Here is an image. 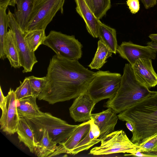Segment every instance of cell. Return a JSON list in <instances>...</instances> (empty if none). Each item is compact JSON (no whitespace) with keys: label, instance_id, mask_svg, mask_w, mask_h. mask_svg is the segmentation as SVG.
Returning a JSON list of instances; mask_svg holds the SVG:
<instances>
[{"label":"cell","instance_id":"6da1fadb","mask_svg":"<svg viewBox=\"0 0 157 157\" xmlns=\"http://www.w3.org/2000/svg\"><path fill=\"white\" fill-rule=\"evenodd\" d=\"M96 73L78 60L61 58L56 54L50 60L46 82L37 98L50 104L75 98L87 90Z\"/></svg>","mask_w":157,"mask_h":157},{"label":"cell","instance_id":"7a4b0ae2","mask_svg":"<svg viewBox=\"0 0 157 157\" xmlns=\"http://www.w3.org/2000/svg\"><path fill=\"white\" fill-rule=\"evenodd\" d=\"M117 116L132 124L134 130L130 140L139 146L157 133V91H151Z\"/></svg>","mask_w":157,"mask_h":157},{"label":"cell","instance_id":"3957f363","mask_svg":"<svg viewBox=\"0 0 157 157\" xmlns=\"http://www.w3.org/2000/svg\"><path fill=\"white\" fill-rule=\"evenodd\" d=\"M151 91L138 81L131 65L126 63L117 94L114 97L109 99L104 106L112 109L117 113H120L143 98Z\"/></svg>","mask_w":157,"mask_h":157},{"label":"cell","instance_id":"277c9868","mask_svg":"<svg viewBox=\"0 0 157 157\" xmlns=\"http://www.w3.org/2000/svg\"><path fill=\"white\" fill-rule=\"evenodd\" d=\"M19 116L26 119L33 130L37 142L41 138L44 129L57 144L64 142L78 125L69 124L48 113L42 112L38 116L22 114Z\"/></svg>","mask_w":157,"mask_h":157},{"label":"cell","instance_id":"5b68a950","mask_svg":"<svg viewBox=\"0 0 157 157\" xmlns=\"http://www.w3.org/2000/svg\"><path fill=\"white\" fill-rule=\"evenodd\" d=\"M42 44L51 48L61 58L78 60L82 55V45L74 35L52 30L46 36Z\"/></svg>","mask_w":157,"mask_h":157},{"label":"cell","instance_id":"8992f818","mask_svg":"<svg viewBox=\"0 0 157 157\" xmlns=\"http://www.w3.org/2000/svg\"><path fill=\"white\" fill-rule=\"evenodd\" d=\"M65 0H34L25 33L35 30H45L56 13H63Z\"/></svg>","mask_w":157,"mask_h":157},{"label":"cell","instance_id":"52a82bcc","mask_svg":"<svg viewBox=\"0 0 157 157\" xmlns=\"http://www.w3.org/2000/svg\"><path fill=\"white\" fill-rule=\"evenodd\" d=\"M122 75L109 71L96 72L87 91L96 103L105 99L114 97L119 88Z\"/></svg>","mask_w":157,"mask_h":157},{"label":"cell","instance_id":"ba28073f","mask_svg":"<svg viewBox=\"0 0 157 157\" xmlns=\"http://www.w3.org/2000/svg\"><path fill=\"white\" fill-rule=\"evenodd\" d=\"M140 147L132 142L121 130L114 131L106 136L101 140L100 146L92 148L89 154L94 155L120 153L133 154Z\"/></svg>","mask_w":157,"mask_h":157},{"label":"cell","instance_id":"9c48e42d","mask_svg":"<svg viewBox=\"0 0 157 157\" xmlns=\"http://www.w3.org/2000/svg\"><path fill=\"white\" fill-rule=\"evenodd\" d=\"M7 15L9 27L14 33L20 64L24 69L22 72H31L34 65L38 62L35 52L31 51L29 49L24 38L25 34L21 30L14 13L9 10Z\"/></svg>","mask_w":157,"mask_h":157},{"label":"cell","instance_id":"30bf717a","mask_svg":"<svg viewBox=\"0 0 157 157\" xmlns=\"http://www.w3.org/2000/svg\"><path fill=\"white\" fill-rule=\"evenodd\" d=\"M6 98V111L1 115L0 129L6 134L11 135L16 133L20 117L17 109L14 91L10 88Z\"/></svg>","mask_w":157,"mask_h":157},{"label":"cell","instance_id":"8fae6325","mask_svg":"<svg viewBox=\"0 0 157 157\" xmlns=\"http://www.w3.org/2000/svg\"><path fill=\"white\" fill-rule=\"evenodd\" d=\"M117 52L123 59L126 60L132 66L140 58L154 59L156 52L147 46L134 44L130 41L123 42L118 45Z\"/></svg>","mask_w":157,"mask_h":157},{"label":"cell","instance_id":"7c38bea8","mask_svg":"<svg viewBox=\"0 0 157 157\" xmlns=\"http://www.w3.org/2000/svg\"><path fill=\"white\" fill-rule=\"evenodd\" d=\"M96 104L86 91L75 98L69 109L70 116L75 122L89 121Z\"/></svg>","mask_w":157,"mask_h":157},{"label":"cell","instance_id":"4fadbf2b","mask_svg":"<svg viewBox=\"0 0 157 157\" xmlns=\"http://www.w3.org/2000/svg\"><path fill=\"white\" fill-rule=\"evenodd\" d=\"M151 60L140 58L132 66L137 79L149 89L157 85V74L153 68Z\"/></svg>","mask_w":157,"mask_h":157},{"label":"cell","instance_id":"5bb4252c","mask_svg":"<svg viewBox=\"0 0 157 157\" xmlns=\"http://www.w3.org/2000/svg\"><path fill=\"white\" fill-rule=\"evenodd\" d=\"M90 120L78 125L68 138L64 142L59 143L56 151L48 157L61 154H70L76 145L87 134L90 129Z\"/></svg>","mask_w":157,"mask_h":157},{"label":"cell","instance_id":"9a60e30c","mask_svg":"<svg viewBox=\"0 0 157 157\" xmlns=\"http://www.w3.org/2000/svg\"><path fill=\"white\" fill-rule=\"evenodd\" d=\"M91 119L98 127L100 131L99 138L101 140L107 135L114 131L118 119L116 113L112 109L108 108L101 112L91 114Z\"/></svg>","mask_w":157,"mask_h":157},{"label":"cell","instance_id":"2e32d148","mask_svg":"<svg viewBox=\"0 0 157 157\" xmlns=\"http://www.w3.org/2000/svg\"><path fill=\"white\" fill-rule=\"evenodd\" d=\"M77 12L83 19L88 33L98 38L100 20L94 15L84 0H75Z\"/></svg>","mask_w":157,"mask_h":157},{"label":"cell","instance_id":"e0dca14e","mask_svg":"<svg viewBox=\"0 0 157 157\" xmlns=\"http://www.w3.org/2000/svg\"><path fill=\"white\" fill-rule=\"evenodd\" d=\"M34 0H16L17 9L14 13L16 21L22 31L25 34L29 17L33 6Z\"/></svg>","mask_w":157,"mask_h":157},{"label":"cell","instance_id":"ac0fdd59","mask_svg":"<svg viewBox=\"0 0 157 157\" xmlns=\"http://www.w3.org/2000/svg\"><path fill=\"white\" fill-rule=\"evenodd\" d=\"M20 117L16 132L19 142L23 143L31 152L34 153V147L37 141L33 130L26 119L23 117Z\"/></svg>","mask_w":157,"mask_h":157},{"label":"cell","instance_id":"d6986e66","mask_svg":"<svg viewBox=\"0 0 157 157\" xmlns=\"http://www.w3.org/2000/svg\"><path fill=\"white\" fill-rule=\"evenodd\" d=\"M90 129L87 134L76 145L70 154L75 155L87 150L91 147L101 142L99 137L100 131L98 127L93 121L90 122Z\"/></svg>","mask_w":157,"mask_h":157},{"label":"cell","instance_id":"ffe728a7","mask_svg":"<svg viewBox=\"0 0 157 157\" xmlns=\"http://www.w3.org/2000/svg\"><path fill=\"white\" fill-rule=\"evenodd\" d=\"M57 144L49 136L48 131L44 129L41 138L36 144L34 153L38 157H48L56 151Z\"/></svg>","mask_w":157,"mask_h":157},{"label":"cell","instance_id":"44dd1931","mask_svg":"<svg viewBox=\"0 0 157 157\" xmlns=\"http://www.w3.org/2000/svg\"><path fill=\"white\" fill-rule=\"evenodd\" d=\"M98 38L112 53L116 54L118 45L115 29L100 21Z\"/></svg>","mask_w":157,"mask_h":157},{"label":"cell","instance_id":"7402d4cb","mask_svg":"<svg viewBox=\"0 0 157 157\" xmlns=\"http://www.w3.org/2000/svg\"><path fill=\"white\" fill-rule=\"evenodd\" d=\"M5 53L6 57L9 60L11 67L15 68H18L21 67L14 34L10 29H9L6 35Z\"/></svg>","mask_w":157,"mask_h":157},{"label":"cell","instance_id":"603a6c76","mask_svg":"<svg viewBox=\"0 0 157 157\" xmlns=\"http://www.w3.org/2000/svg\"><path fill=\"white\" fill-rule=\"evenodd\" d=\"M36 97L30 96L17 100V107L19 115L27 114L40 115L42 113L38 106Z\"/></svg>","mask_w":157,"mask_h":157},{"label":"cell","instance_id":"cb8c5ba5","mask_svg":"<svg viewBox=\"0 0 157 157\" xmlns=\"http://www.w3.org/2000/svg\"><path fill=\"white\" fill-rule=\"evenodd\" d=\"M112 52L100 40L95 54L90 64L88 65L91 69L99 70L107 62V59L112 56Z\"/></svg>","mask_w":157,"mask_h":157},{"label":"cell","instance_id":"d4e9b609","mask_svg":"<svg viewBox=\"0 0 157 157\" xmlns=\"http://www.w3.org/2000/svg\"><path fill=\"white\" fill-rule=\"evenodd\" d=\"M8 6H0V58L3 60L6 57L5 41L9 24V18L6 12Z\"/></svg>","mask_w":157,"mask_h":157},{"label":"cell","instance_id":"484cf974","mask_svg":"<svg viewBox=\"0 0 157 157\" xmlns=\"http://www.w3.org/2000/svg\"><path fill=\"white\" fill-rule=\"evenodd\" d=\"M46 36L45 30H35L26 33L24 38L30 50L35 52L42 44Z\"/></svg>","mask_w":157,"mask_h":157},{"label":"cell","instance_id":"4316f807","mask_svg":"<svg viewBox=\"0 0 157 157\" xmlns=\"http://www.w3.org/2000/svg\"><path fill=\"white\" fill-rule=\"evenodd\" d=\"M139 146L136 151L141 152L143 157H157V133Z\"/></svg>","mask_w":157,"mask_h":157},{"label":"cell","instance_id":"83f0119b","mask_svg":"<svg viewBox=\"0 0 157 157\" xmlns=\"http://www.w3.org/2000/svg\"><path fill=\"white\" fill-rule=\"evenodd\" d=\"M94 14L98 19L102 18L111 7L110 0H93Z\"/></svg>","mask_w":157,"mask_h":157},{"label":"cell","instance_id":"f1b7e54d","mask_svg":"<svg viewBox=\"0 0 157 157\" xmlns=\"http://www.w3.org/2000/svg\"><path fill=\"white\" fill-rule=\"evenodd\" d=\"M17 100L30 96H33L32 91L29 79L26 77L23 81H20V86L14 91Z\"/></svg>","mask_w":157,"mask_h":157},{"label":"cell","instance_id":"f546056e","mask_svg":"<svg viewBox=\"0 0 157 157\" xmlns=\"http://www.w3.org/2000/svg\"><path fill=\"white\" fill-rule=\"evenodd\" d=\"M28 77L29 79L32 89L33 96L37 98L46 82V76L37 77L31 76Z\"/></svg>","mask_w":157,"mask_h":157},{"label":"cell","instance_id":"4dcf8cb0","mask_svg":"<svg viewBox=\"0 0 157 157\" xmlns=\"http://www.w3.org/2000/svg\"><path fill=\"white\" fill-rule=\"evenodd\" d=\"M140 0H127L126 4L130 12L136 14L140 9Z\"/></svg>","mask_w":157,"mask_h":157},{"label":"cell","instance_id":"1f68e13d","mask_svg":"<svg viewBox=\"0 0 157 157\" xmlns=\"http://www.w3.org/2000/svg\"><path fill=\"white\" fill-rule=\"evenodd\" d=\"M0 107L2 110V115L4 114L6 112V98L4 95L1 86H0Z\"/></svg>","mask_w":157,"mask_h":157},{"label":"cell","instance_id":"d6a6232c","mask_svg":"<svg viewBox=\"0 0 157 157\" xmlns=\"http://www.w3.org/2000/svg\"><path fill=\"white\" fill-rule=\"evenodd\" d=\"M140 1L146 9L153 7L157 3V0H140Z\"/></svg>","mask_w":157,"mask_h":157},{"label":"cell","instance_id":"836d02e7","mask_svg":"<svg viewBox=\"0 0 157 157\" xmlns=\"http://www.w3.org/2000/svg\"><path fill=\"white\" fill-rule=\"evenodd\" d=\"M16 0H0V6H14Z\"/></svg>","mask_w":157,"mask_h":157},{"label":"cell","instance_id":"e575fe53","mask_svg":"<svg viewBox=\"0 0 157 157\" xmlns=\"http://www.w3.org/2000/svg\"><path fill=\"white\" fill-rule=\"evenodd\" d=\"M147 46L156 52H157V42L152 41L147 42Z\"/></svg>","mask_w":157,"mask_h":157},{"label":"cell","instance_id":"d590c367","mask_svg":"<svg viewBox=\"0 0 157 157\" xmlns=\"http://www.w3.org/2000/svg\"><path fill=\"white\" fill-rule=\"evenodd\" d=\"M89 8L94 13V6L93 0H84Z\"/></svg>","mask_w":157,"mask_h":157},{"label":"cell","instance_id":"8d00e7d4","mask_svg":"<svg viewBox=\"0 0 157 157\" xmlns=\"http://www.w3.org/2000/svg\"><path fill=\"white\" fill-rule=\"evenodd\" d=\"M125 124L128 129L132 133L133 132L134 128L132 124L129 122H126Z\"/></svg>","mask_w":157,"mask_h":157},{"label":"cell","instance_id":"74e56055","mask_svg":"<svg viewBox=\"0 0 157 157\" xmlns=\"http://www.w3.org/2000/svg\"><path fill=\"white\" fill-rule=\"evenodd\" d=\"M148 37L152 41L157 42V33L150 34Z\"/></svg>","mask_w":157,"mask_h":157}]
</instances>
